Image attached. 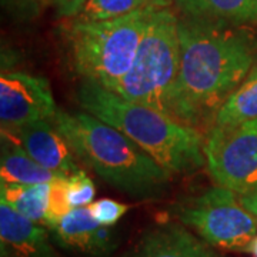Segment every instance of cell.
<instances>
[{"label":"cell","mask_w":257,"mask_h":257,"mask_svg":"<svg viewBox=\"0 0 257 257\" xmlns=\"http://www.w3.org/2000/svg\"><path fill=\"white\" fill-rule=\"evenodd\" d=\"M179 40L173 117L199 132L210 130L257 62V37L246 26L180 16Z\"/></svg>","instance_id":"cell-1"},{"label":"cell","mask_w":257,"mask_h":257,"mask_svg":"<svg viewBox=\"0 0 257 257\" xmlns=\"http://www.w3.org/2000/svg\"><path fill=\"white\" fill-rule=\"evenodd\" d=\"M76 100L86 113L120 130L172 175L193 173L206 165L202 133L163 111L126 100L84 79Z\"/></svg>","instance_id":"cell-2"},{"label":"cell","mask_w":257,"mask_h":257,"mask_svg":"<svg viewBox=\"0 0 257 257\" xmlns=\"http://www.w3.org/2000/svg\"><path fill=\"white\" fill-rule=\"evenodd\" d=\"M74 155L106 183L135 199L165 196L172 173L120 130L86 111L59 110L50 120Z\"/></svg>","instance_id":"cell-3"},{"label":"cell","mask_w":257,"mask_h":257,"mask_svg":"<svg viewBox=\"0 0 257 257\" xmlns=\"http://www.w3.org/2000/svg\"><path fill=\"white\" fill-rule=\"evenodd\" d=\"M156 8L103 22H74L66 39L74 70L84 80L110 87L127 73Z\"/></svg>","instance_id":"cell-4"},{"label":"cell","mask_w":257,"mask_h":257,"mask_svg":"<svg viewBox=\"0 0 257 257\" xmlns=\"http://www.w3.org/2000/svg\"><path fill=\"white\" fill-rule=\"evenodd\" d=\"M179 69V18L172 8H163L157 10L149 23L127 73L107 89L126 100L173 117Z\"/></svg>","instance_id":"cell-5"},{"label":"cell","mask_w":257,"mask_h":257,"mask_svg":"<svg viewBox=\"0 0 257 257\" xmlns=\"http://www.w3.org/2000/svg\"><path fill=\"white\" fill-rule=\"evenodd\" d=\"M176 219L213 247L248 251L257 236V219L239 194L221 186L186 197L175 206Z\"/></svg>","instance_id":"cell-6"},{"label":"cell","mask_w":257,"mask_h":257,"mask_svg":"<svg viewBox=\"0 0 257 257\" xmlns=\"http://www.w3.org/2000/svg\"><path fill=\"white\" fill-rule=\"evenodd\" d=\"M204 159L217 186L239 196L257 190V119L213 126L204 139Z\"/></svg>","instance_id":"cell-7"},{"label":"cell","mask_w":257,"mask_h":257,"mask_svg":"<svg viewBox=\"0 0 257 257\" xmlns=\"http://www.w3.org/2000/svg\"><path fill=\"white\" fill-rule=\"evenodd\" d=\"M57 111L59 110L47 79L25 72L2 73V130H15L37 120H52Z\"/></svg>","instance_id":"cell-8"},{"label":"cell","mask_w":257,"mask_h":257,"mask_svg":"<svg viewBox=\"0 0 257 257\" xmlns=\"http://www.w3.org/2000/svg\"><path fill=\"white\" fill-rule=\"evenodd\" d=\"M49 231L60 247L83 256L107 257L117 247L116 233L96 220L89 206L72 209Z\"/></svg>","instance_id":"cell-9"},{"label":"cell","mask_w":257,"mask_h":257,"mask_svg":"<svg viewBox=\"0 0 257 257\" xmlns=\"http://www.w3.org/2000/svg\"><path fill=\"white\" fill-rule=\"evenodd\" d=\"M9 133L26 150L29 156L40 166L63 175H74L79 166L73 157V149L50 120H37Z\"/></svg>","instance_id":"cell-10"},{"label":"cell","mask_w":257,"mask_h":257,"mask_svg":"<svg viewBox=\"0 0 257 257\" xmlns=\"http://www.w3.org/2000/svg\"><path fill=\"white\" fill-rule=\"evenodd\" d=\"M126 257H223L180 221L155 226L140 237Z\"/></svg>","instance_id":"cell-11"},{"label":"cell","mask_w":257,"mask_h":257,"mask_svg":"<svg viewBox=\"0 0 257 257\" xmlns=\"http://www.w3.org/2000/svg\"><path fill=\"white\" fill-rule=\"evenodd\" d=\"M50 231L42 224L0 202L2 250L12 257H62L50 243Z\"/></svg>","instance_id":"cell-12"},{"label":"cell","mask_w":257,"mask_h":257,"mask_svg":"<svg viewBox=\"0 0 257 257\" xmlns=\"http://www.w3.org/2000/svg\"><path fill=\"white\" fill-rule=\"evenodd\" d=\"M62 176H69L49 170L40 166L26 153L13 136L2 132L0 145V182L19 184L49 183Z\"/></svg>","instance_id":"cell-13"},{"label":"cell","mask_w":257,"mask_h":257,"mask_svg":"<svg viewBox=\"0 0 257 257\" xmlns=\"http://www.w3.org/2000/svg\"><path fill=\"white\" fill-rule=\"evenodd\" d=\"M182 18L247 26L257 23V0H175Z\"/></svg>","instance_id":"cell-14"},{"label":"cell","mask_w":257,"mask_h":257,"mask_svg":"<svg viewBox=\"0 0 257 257\" xmlns=\"http://www.w3.org/2000/svg\"><path fill=\"white\" fill-rule=\"evenodd\" d=\"M53 182V180H52ZM52 182L19 184L0 182V202L37 224L46 226L50 206Z\"/></svg>","instance_id":"cell-15"},{"label":"cell","mask_w":257,"mask_h":257,"mask_svg":"<svg viewBox=\"0 0 257 257\" xmlns=\"http://www.w3.org/2000/svg\"><path fill=\"white\" fill-rule=\"evenodd\" d=\"M257 119V62L246 79L230 94L217 113L213 126H233Z\"/></svg>","instance_id":"cell-16"},{"label":"cell","mask_w":257,"mask_h":257,"mask_svg":"<svg viewBox=\"0 0 257 257\" xmlns=\"http://www.w3.org/2000/svg\"><path fill=\"white\" fill-rule=\"evenodd\" d=\"M172 0H87L74 22H103L123 18L143 9L170 8Z\"/></svg>","instance_id":"cell-17"},{"label":"cell","mask_w":257,"mask_h":257,"mask_svg":"<svg viewBox=\"0 0 257 257\" xmlns=\"http://www.w3.org/2000/svg\"><path fill=\"white\" fill-rule=\"evenodd\" d=\"M94 194H96L94 184L83 170H79L74 175L69 176L67 200L72 209L90 206L94 200Z\"/></svg>","instance_id":"cell-18"},{"label":"cell","mask_w":257,"mask_h":257,"mask_svg":"<svg viewBox=\"0 0 257 257\" xmlns=\"http://www.w3.org/2000/svg\"><path fill=\"white\" fill-rule=\"evenodd\" d=\"M89 209L92 211L93 217L100 224L113 227L127 213L128 206L124 203L111 200V199H100V200L93 202L89 206Z\"/></svg>","instance_id":"cell-19"},{"label":"cell","mask_w":257,"mask_h":257,"mask_svg":"<svg viewBox=\"0 0 257 257\" xmlns=\"http://www.w3.org/2000/svg\"><path fill=\"white\" fill-rule=\"evenodd\" d=\"M2 5L10 16L22 22L37 16L42 9L36 0H2Z\"/></svg>","instance_id":"cell-20"},{"label":"cell","mask_w":257,"mask_h":257,"mask_svg":"<svg viewBox=\"0 0 257 257\" xmlns=\"http://www.w3.org/2000/svg\"><path fill=\"white\" fill-rule=\"evenodd\" d=\"M87 0H56V9L60 18L73 19L79 15Z\"/></svg>","instance_id":"cell-21"},{"label":"cell","mask_w":257,"mask_h":257,"mask_svg":"<svg viewBox=\"0 0 257 257\" xmlns=\"http://www.w3.org/2000/svg\"><path fill=\"white\" fill-rule=\"evenodd\" d=\"M239 199L241 204L257 219V190L244 194V196H239Z\"/></svg>","instance_id":"cell-22"},{"label":"cell","mask_w":257,"mask_h":257,"mask_svg":"<svg viewBox=\"0 0 257 257\" xmlns=\"http://www.w3.org/2000/svg\"><path fill=\"white\" fill-rule=\"evenodd\" d=\"M248 251L253 254L254 257H257V236L253 239V241H251V244H250V248H248Z\"/></svg>","instance_id":"cell-23"},{"label":"cell","mask_w":257,"mask_h":257,"mask_svg":"<svg viewBox=\"0 0 257 257\" xmlns=\"http://www.w3.org/2000/svg\"><path fill=\"white\" fill-rule=\"evenodd\" d=\"M36 2L39 3L40 8H46V6L52 5V3H56V0H36Z\"/></svg>","instance_id":"cell-24"},{"label":"cell","mask_w":257,"mask_h":257,"mask_svg":"<svg viewBox=\"0 0 257 257\" xmlns=\"http://www.w3.org/2000/svg\"><path fill=\"white\" fill-rule=\"evenodd\" d=\"M2 257H10V256L6 253V251H3V250H2Z\"/></svg>","instance_id":"cell-25"}]
</instances>
